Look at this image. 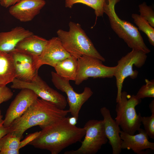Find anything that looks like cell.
Segmentation results:
<instances>
[{
	"mask_svg": "<svg viewBox=\"0 0 154 154\" xmlns=\"http://www.w3.org/2000/svg\"><path fill=\"white\" fill-rule=\"evenodd\" d=\"M66 117L42 129L39 135L29 144L35 148L58 154L70 145L81 141L86 131L84 127L69 123Z\"/></svg>",
	"mask_w": 154,
	"mask_h": 154,
	"instance_id": "obj_1",
	"label": "cell"
},
{
	"mask_svg": "<svg viewBox=\"0 0 154 154\" xmlns=\"http://www.w3.org/2000/svg\"><path fill=\"white\" fill-rule=\"evenodd\" d=\"M68 110L59 109L52 103L38 98L20 117L9 126L10 133L20 138L28 129L38 125L42 129L66 117Z\"/></svg>",
	"mask_w": 154,
	"mask_h": 154,
	"instance_id": "obj_2",
	"label": "cell"
},
{
	"mask_svg": "<svg viewBox=\"0 0 154 154\" xmlns=\"http://www.w3.org/2000/svg\"><path fill=\"white\" fill-rule=\"evenodd\" d=\"M68 31L59 29L56 33L64 48L71 55L77 59L88 55L105 61L80 24L70 21Z\"/></svg>",
	"mask_w": 154,
	"mask_h": 154,
	"instance_id": "obj_3",
	"label": "cell"
},
{
	"mask_svg": "<svg viewBox=\"0 0 154 154\" xmlns=\"http://www.w3.org/2000/svg\"><path fill=\"white\" fill-rule=\"evenodd\" d=\"M104 7V13L108 17L112 29L132 50L146 54L151 52L146 46L138 28L131 23L120 19L115 10V5L120 0H108Z\"/></svg>",
	"mask_w": 154,
	"mask_h": 154,
	"instance_id": "obj_4",
	"label": "cell"
},
{
	"mask_svg": "<svg viewBox=\"0 0 154 154\" xmlns=\"http://www.w3.org/2000/svg\"><path fill=\"white\" fill-rule=\"evenodd\" d=\"M141 101L135 95L130 96L124 91L121 92L120 101L117 103L115 121L122 131L129 134H135L140 128L142 116L140 113H136L135 107Z\"/></svg>",
	"mask_w": 154,
	"mask_h": 154,
	"instance_id": "obj_5",
	"label": "cell"
},
{
	"mask_svg": "<svg viewBox=\"0 0 154 154\" xmlns=\"http://www.w3.org/2000/svg\"><path fill=\"white\" fill-rule=\"evenodd\" d=\"M147 54L141 51L132 50L117 62L115 66L114 76L116 79L117 93L116 102L120 101L123 85L125 79L128 77L134 79L137 77L138 72L133 70V66L139 68L145 64Z\"/></svg>",
	"mask_w": 154,
	"mask_h": 154,
	"instance_id": "obj_6",
	"label": "cell"
},
{
	"mask_svg": "<svg viewBox=\"0 0 154 154\" xmlns=\"http://www.w3.org/2000/svg\"><path fill=\"white\" fill-rule=\"evenodd\" d=\"M84 127L86 133L81 146L76 150L66 151L64 154H95L108 141L104 132L103 120H89Z\"/></svg>",
	"mask_w": 154,
	"mask_h": 154,
	"instance_id": "obj_7",
	"label": "cell"
},
{
	"mask_svg": "<svg viewBox=\"0 0 154 154\" xmlns=\"http://www.w3.org/2000/svg\"><path fill=\"white\" fill-rule=\"evenodd\" d=\"M12 83V88L30 89L41 99L52 103L59 109H64L66 107L67 102L65 97L50 87L38 74L30 82L15 78Z\"/></svg>",
	"mask_w": 154,
	"mask_h": 154,
	"instance_id": "obj_8",
	"label": "cell"
},
{
	"mask_svg": "<svg viewBox=\"0 0 154 154\" xmlns=\"http://www.w3.org/2000/svg\"><path fill=\"white\" fill-rule=\"evenodd\" d=\"M78 70L75 84L78 85L90 78H111L114 76L115 66L104 65L102 61L94 57L83 55L77 59Z\"/></svg>",
	"mask_w": 154,
	"mask_h": 154,
	"instance_id": "obj_9",
	"label": "cell"
},
{
	"mask_svg": "<svg viewBox=\"0 0 154 154\" xmlns=\"http://www.w3.org/2000/svg\"><path fill=\"white\" fill-rule=\"evenodd\" d=\"M51 80L55 87L65 92L67 95L69 113L78 119L79 113L82 105L92 96L93 94V91L90 88L86 87L83 92L77 93L74 90L69 80L53 71L51 72Z\"/></svg>",
	"mask_w": 154,
	"mask_h": 154,
	"instance_id": "obj_10",
	"label": "cell"
},
{
	"mask_svg": "<svg viewBox=\"0 0 154 154\" xmlns=\"http://www.w3.org/2000/svg\"><path fill=\"white\" fill-rule=\"evenodd\" d=\"M13 58L16 78L30 82L38 74L36 61L38 57L25 50L15 48L9 52Z\"/></svg>",
	"mask_w": 154,
	"mask_h": 154,
	"instance_id": "obj_11",
	"label": "cell"
},
{
	"mask_svg": "<svg viewBox=\"0 0 154 154\" xmlns=\"http://www.w3.org/2000/svg\"><path fill=\"white\" fill-rule=\"evenodd\" d=\"M32 90L23 89L17 95L7 109L3 125L9 127L15 119L21 116L38 98Z\"/></svg>",
	"mask_w": 154,
	"mask_h": 154,
	"instance_id": "obj_12",
	"label": "cell"
},
{
	"mask_svg": "<svg viewBox=\"0 0 154 154\" xmlns=\"http://www.w3.org/2000/svg\"><path fill=\"white\" fill-rule=\"evenodd\" d=\"M70 54L64 48L57 37H53L48 40L41 54L36 61V66L38 70L44 64L53 67L58 62L70 56Z\"/></svg>",
	"mask_w": 154,
	"mask_h": 154,
	"instance_id": "obj_13",
	"label": "cell"
},
{
	"mask_svg": "<svg viewBox=\"0 0 154 154\" xmlns=\"http://www.w3.org/2000/svg\"><path fill=\"white\" fill-rule=\"evenodd\" d=\"M46 4L44 0H22L10 7L9 13L21 22L32 20Z\"/></svg>",
	"mask_w": 154,
	"mask_h": 154,
	"instance_id": "obj_14",
	"label": "cell"
},
{
	"mask_svg": "<svg viewBox=\"0 0 154 154\" xmlns=\"http://www.w3.org/2000/svg\"><path fill=\"white\" fill-rule=\"evenodd\" d=\"M139 133L130 135L122 130L120 132L121 149H131L137 154H144L147 149L154 150V143L149 141V136L144 129L140 128Z\"/></svg>",
	"mask_w": 154,
	"mask_h": 154,
	"instance_id": "obj_15",
	"label": "cell"
},
{
	"mask_svg": "<svg viewBox=\"0 0 154 154\" xmlns=\"http://www.w3.org/2000/svg\"><path fill=\"white\" fill-rule=\"evenodd\" d=\"M103 117L104 132L106 137L111 146L113 154H119L121 151V139L120 135V127L111 116L110 110L105 107L100 109Z\"/></svg>",
	"mask_w": 154,
	"mask_h": 154,
	"instance_id": "obj_16",
	"label": "cell"
},
{
	"mask_svg": "<svg viewBox=\"0 0 154 154\" xmlns=\"http://www.w3.org/2000/svg\"><path fill=\"white\" fill-rule=\"evenodd\" d=\"M33 34L32 32L20 26L8 32H0V51L7 53L11 52L16 48L21 40Z\"/></svg>",
	"mask_w": 154,
	"mask_h": 154,
	"instance_id": "obj_17",
	"label": "cell"
},
{
	"mask_svg": "<svg viewBox=\"0 0 154 154\" xmlns=\"http://www.w3.org/2000/svg\"><path fill=\"white\" fill-rule=\"evenodd\" d=\"M15 78V70L11 55L0 51V87L12 82Z\"/></svg>",
	"mask_w": 154,
	"mask_h": 154,
	"instance_id": "obj_18",
	"label": "cell"
},
{
	"mask_svg": "<svg viewBox=\"0 0 154 154\" xmlns=\"http://www.w3.org/2000/svg\"><path fill=\"white\" fill-rule=\"evenodd\" d=\"M48 41L46 39L33 34L21 40L16 48L25 50L38 57L42 52Z\"/></svg>",
	"mask_w": 154,
	"mask_h": 154,
	"instance_id": "obj_19",
	"label": "cell"
},
{
	"mask_svg": "<svg viewBox=\"0 0 154 154\" xmlns=\"http://www.w3.org/2000/svg\"><path fill=\"white\" fill-rule=\"evenodd\" d=\"M77 58L71 55L57 63L54 67L56 73L64 78L75 81L78 70Z\"/></svg>",
	"mask_w": 154,
	"mask_h": 154,
	"instance_id": "obj_20",
	"label": "cell"
},
{
	"mask_svg": "<svg viewBox=\"0 0 154 154\" xmlns=\"http://www.w3.org/2000/svg\"><path fill=\"white\" fill-rule=\"evenodd\" d=\"M106 0H65L66 7L71 8L76 3L85 4L94 10L96 17L102 16L104 13V7Z\"/></svg>",
	"mask_w": 154,
	"mask_h": 154,
	"instance_id": "obj_21",
	"label": "cell"
},
{
	"mask_svg": "<svg viewBox=\"0 0 154 154\" xmlns=\"http://www.w3.org/2000/svg\"><path fill=\"white\" fill-rule=\"evenodd\" d=\"M131 17L134 23L139 30L144 33L147 36L148 40L152 46H154V28L148 22L138 14L133 13Z\"/></svg>",
	"mask_w": 154,
	"mask_h": 154,
	"instance_id": "obj_22",
	"label": "cell"
},
{
	"mask_svg": "<svg viewBox=\"0 0 154 154\" xmlns=\"http://www.w3.org/2000/svg\"><path fill=\"white\" fill-rule=\"evenodd\" d=\"M21 139L11 134L10 133L0 139V151L5 149H20Z\"/></svg>",
	"mask_w": 154,
	"mask_h": 154,
	"instance_id": "obj_23",
	"label": "cell"
},
{
	"mask_svg": "<svg viewBox=\"0 0 154 154\" xmlns=\"http://www.w3.org/2000/svg\"><path fill=\"white\" fill-rule=\"evenodd\" d=\"M145 84L142 86L135 95L137 98L142 99L154 97V80H145Z\"/></svg>",
	"mask_w": 154,
	"mask_h": 154,
	"instance_id": "obj_24",
	"label": "cell"
},
{
	"mask_svg": "<svg viewBox=\"0 0 154 154\" xmlns=\"http://www.w3.org/2000/svg\"><path fill=\"white\" fill-rule=\"evenodd\" d=\"M140 15L146 20L153 27H154V12L152 7L148 6L145 2L139 5Z\"/></svg>",
	"mask_w": 154,
	"mask_h": 154,
	"instance_id": "obj_25",
	"label": "cell"
},
{
	"mask_svg": "<svg viewBox=\"0 0 154 154\" xmlns=\"http://www.w3.org/2000/svg\"><path fill=\"white\" fill-rule=\"evenodd\" d=\"M151 114V116L142 117L141 123L149 137L154 139V113Z\"/></svg>",
	"mask_w": 154,
	"mask_h": 154,
	"instance_id": "obj_26",
	"label": "cell"
},
{
	"mask_svg": "<svg viewBox=\"0 0 154 154\" xmlns=\"http://www.w3.org/2000/svg\"><path fill=\"white\" fill-rule=\"evenodd\" d=\"M13 94L11 89L6 86L0 87V104L11 99Z\"/></svg>",
	"mask_w": 154,
	"mask_h": 154,
	"instance_id": "obj_27",
	"label": "cell"
},
{
	"mask_svg": "<svg viewBox=\"0 0 154 154\" xmlns=\"http://www.w3.org/2000/svg\"><path fill=\"white\" fill-rule=\"evenodd\" d=\"M40 131H37L27 135L25 139L21 141L19 145V149L29 144L31 142L36 139L39 135Z\"/></svg>",
	"mask_w": 154,
	"mask_h": 154,
	"instance_id": "obj_28",
	"label": "cell"
},
{
	"mask_svg": "<svg viewBox=\"0 0 154 154\" xmlns=\"http://www.w3.org/2000/svg\"><path fill=\"white\" fill-rule=\"evenodd\" d=\"M22 0H2L0 5L6 8L13 5Z\"/></svg>",
	"mask_w": 154,
	"mask_h": 154,
	"instance_id": "obj_29",
	"label": "cell"
},
{
	"mask_svg": "<svg viewBox=\"0 0 154 154\" xmlns=\"http://www.w3.org/2000/svg\"><path fill=\"white\" fill-rule=\"evenodd\" d=\"M11 131L9 127H5L3 125L0 126V139Z\"/></svg>",
	"mask_w": 154,
	"mask_h": 154,
	"instance_id": "obj_30",
	"label": "cell"
},
{
	"mask_svg": "<svg viewBox=\"0 0 154 154\" xmlns=\"http://www.w3.org/2000/svg\"><path fill=\"white\" fill-rule=\"evenodd\" d=\"M19 149H5L0 151V154H19Z\"/></svg>",
	"mask_w": 154,
	"mask_h": 154,
	"instance_id": "obj_31",
	"label": "cell"
},
{
	"mask_svg": "<svg viewBox=\"0 0 154 154\" xmlns=\"http://www.w3.org/2000/svg\"><path fill=\"white\" fill-rule=\"evenodd\" d=\"M77 120L76 118L73 116L70 117H69L68 119L69 123L73 125H75L77 123Z\"/></svg>",
	"mask_w": 154,
	"mask_h": 154,
	"instance_id": "obj_32",
	"label": "cell"
},
{
	"mask_svg": "<svg viewBox=\"0 0 154 154\" xmlns=\"http://www.w3.org/2000/svg\"><path fill=\"white\" fill-rule=\"evenodd\" d=\"M149 108L151 113H154V100H152L149 106Z\"/></svg>",
	"mask_w": 154,
	"mask_h": 154,
	"instance_id": "obj_33",
	"label": "cell"
},
{
	"mask_svg": "<svg viewBox=\"0 0 154 154\" xmlns=\"http://www.w3.org/2000/svg\"><path fill=\"white\" fill-rule=\"evenodd\" d=\"M3 116L1 114V111L0 110V126L3 125L4 120L3 119Z\"/></svg>",
	"mask_w": 154,
	"mask_h": 154,
	"instance_id": "obj_34",
	"label": "cell"
},
{
	"mask_svg": "<svg viewBox=\"0 0 154 154\" xmlns=\"http://www.w3.org/2000/svg\"><path fill=\"white\" fill-rule=\"evenodd\" d=\"M2 0H0V3L2 1Z\"/></svg>",
	"mask_w": 154,
	"mask_h": 154,
	"instance_id": "obj_35",
	"label": "cell"
}]
</instances>
